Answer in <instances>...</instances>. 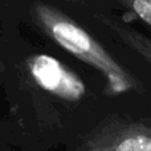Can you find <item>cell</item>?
Returning <instances> with one entry per match:
<instances>
[{"mask_svg":"<svg viewBox=\"0 0 151 151\" xmlns=\"http://www.w3.org/2000/svg\"><path fill=\"white\" fill-rule=\"evenodd\" d=\"M28 13L32 24L45 37L102 76L105 93L109 97L145 91L141 80L63 9L49 3L36 1L29 5Z\"/></svg>","mask_w":151,"mask_h":151,"instance_id":"1","label":"cell"},{"mask_svg":"<svg viewBox=\"0 0 151 151\" xmlns=\"http://www.w3.org/2000/svg\"><path fill=\"white\" fill-rule=\"evenodd\" d=\"M73 151H151V118L110 114L89 130Z\"/></svg>","mask_w":151,"mask_h":151,"instance_id":"2","label":"cell"},{"mask_svg":"<svg viewBox=\"0 0 151 151\" xmlns=\"http://www.w3.org/2000/svg\"><path fill=\"white\" fill-rule=\"evenodd\" d=\"M29 82L44 96L55 97L64 102L77 104L83 99L86 86L69 66L49 55H33L24 61Z\"/></svg>","mask_w":151,"mask_h":151,"instance_id":"3","label":"cell"},{"mask_svg":"<svg viewBox=\"0 0 151 151\" xmlns=\"http://www.w3.org/2000/svg\"><path fill=\"white\" fill-rule=\"evenodd\" d=\"M98 21L114 35L123 45L130 48L133 52L141 56L145 61L151 66V37L138 32L137 29L123 24L118 19L110 17V16L98 15Z\"/></svg>","mask_w":151,"mask_h":151,"instance_id":"4","label":"cell"},{"mask_svg":"<svg viewBox=\"0 0 151 151\" xmlns=\"http://www.w3.org/2000/svg\"><path fill=\"white\" fill-rule=\"evenodd\" d=\"M119 5L129 13L135 15L143 23L151 27V0H133V1H119Z\"/></svg>","mask_w":151,"mask_h":151,"instance_id":"5","label":"cell"}]
</instances>
